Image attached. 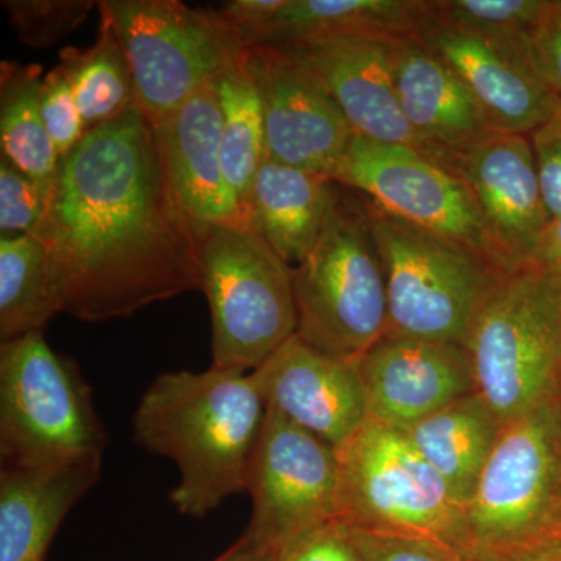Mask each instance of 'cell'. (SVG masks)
<instances>
[{
	"label": "cell",
	"mask_w": 561,
	"mask_h": 561,
	"mask_svg": "<svg viewBox=\"0 0 561 561\" xmlns=\"http://www.w3.org/2000/svg\"><path fill=\"white\" fill-rule=\"evenodd\" d=\"M335 451L339 522L354 530L443 542L465 553L463 511L404 432L368 416Z\"/></svg>",
	"instance_id": "7"
},
{
	"label": "cell",
	"mask_w": 561,
	"mask_h": 561,
	"mask_svg": "<svg viewBox=\"0 0 561 561\" xmlns=\"http://www.w3.org/2000/svg\"><path fill=\"white\" fill-rule=\"evenodd\" d=\"M339 483L335 448L267 409L247 476L253 513L243 534L275 561L309 531L339 519Z\"/></svg>",
	"instance_id": "11"
},
{
	"label": "cell",
	"mask_w": 561,
	"mask_h": 561,
	"mask_svg": "<svg viewBox=\"0 0 561 561\" xmlns=\"http://www.w3.org/2000/svg\"><path fill=\"white\" fill-rule=\"evenodd\" d=\"M41 114L58 158L76 149L87 135L76 95L60 66H55L44 76L41 84Z\"/></svg>",
	"instance_id": "32"
},
{
	"label": "cell",
	"mask_w": 561,
	"mask_h": 561,
	"mask_svg": "<svg viewBox=\"0 0 561 561\" xmlns=\"http://www.w3.org/2000/svg\"><path fill=\"white\" fill-rule=\"evenodd\" d=\"M393 83L402 114L431 160L456 173L465 151L493 133L459 77L416 36L394 39Z\"/></svg>",
	"instance_id": "20"
},
{
	"label": "cell",
	"mask_w": 561,
	"mask_h": 561,
	"mask_svg": "<svg viewBox=\"0 0 561 561\" xmlns=\"http://www.w3.org/2000/svg\"><path fill=\"white\" fill-rule=\"evenodd\" d=\"M472 561H561V531L504 551L472 557Z\"/></svg>",
	"instance_id": "38"
},
{
	"label": "cell",
	"mask_w": 561,
	"mask_h": 561,
	"mask_svg": "<svg viewBox=\"0 0 561 561\" xmlns=\"http://www.w3.org/2000/svg\"><path fill=\"white\" fill-rule=\"evenodd\" d=\"M335 181L391 216L470 247L508 273L470 187L419 151L356 135Z\"/></svg>",
	"instance_id": "12"
},
{
	"label": "cell",
	"mask_w": 561,
	"mask_h": 561,
	"mask_svg": "<svg viewBox=\"0 0 561 561\" xmlns=\"http://www.w3.org/2000/svg\"><path fill=\"white\" fill-rule=\"evenodd\" d=\"M103 460L0 470V561H44L68 513L98 483Z\"/></svg>",
	"instance_id": "21"
},
{
	"label": "cell",
	"mask_w": 561,
	"mask_h": 561,
	"mask_svg": "<svg viewBox=\"0 0 561 561\" xmlns=\"http://www.w3.org/2000/svg\"><path fill=\"white\" fill-rule=\"evenodd\" d=\"M18 38L33 49H49L79 28L99 2L92 0H3Z\"/></svg>",
	"instance_id": "30"
},
{
	"label": "cell",
	"mask_w": 561,
	"mask_h": 561,
	"mask_svg": "<svg viewBox=\"0 0 561 561\" xmlns=\"http://www.w3.org/2000/svg\"><path fill=\"white\" fill-rule=\"evenodd\" d=\"M502 423L478 391L401 430L438 471L465 512Z\"/></svg>",
	"instance_id": "24"
},
{
	"label": "cell",
	"mask_w": 561,
	"mask_h": 561,
	"mask_svg": "<svg viewBox=\"0 0 561 561\" xmlns=\"http://www.w3.org/2000/svg\"><path fill=\"white\" fill-rule=\"evenodd\" d=\"M251 375L267 409L332 448H341L370 416L354 362L328 356L297 334Z\"/></svg>",
	"instance_id": "18"
},
{
	"label": "cell",
	"mask_w": 561,
	"mask_h": 561,
	"mask_svg": "<svg viewBox=\"0 0 561 561\" xmlns=\"http://www.w3.org/2000/svg\"><path fill=\"white\" fill-rule=\"evenodd\" d=\"M245 54V51H243ZM221 111V162L228 186L249 221L254 179L267 161L264 110L243 55L216 80Z\"/></svg>",
	"instance_id": "26"
},
{
	"label": "cell",
	"mask_w": 561,
	"mask_h": 561,
	"mask_svg": "<svg viewBox=\"0 0 561 561\" xmlns=\"http://www.w3.org/2000/svg\"><path fill=\"white\" fill-rule=\"evenodd\" d=\"M264 110L267 160L335 180L356 131L319 81L289 54L247 46Z\"/></svg>",
	"instance_id": "13"
},
{
	"label": "cell",
	"mask_w": 561,
	"mask_h": 561,
	"mask_svg": "<svg viewBox=\"0 0 561 561\" xmlns=\"http://www.w3.org/2000/svg\"><path fill=\"white\" fill-rule=\"evenodd\" d=\"M416 38L459 77L493 130L529 136L559 108L538 72L530 38L449 27L430 13Z\"/></svg>",
	"instance_id": "14"
},
{
	"label": "cell",
	"mask_w": 561,
	"mask_h": 561,
	"mask_svg": "<svg viewBox=\"0 0 561 561\" xmlns=\"http://www.w3.org/2000/svg\"><path fill=\"white\" fill-rule=\"evenodd\" d=\"M468 559L561 527V394L502 424L463 512Z\"/></svg>",
	"instance_id": "9"
},
{
	"label": "cell",
	"mask_w": 561,
	"mask_h": 561,
	"mask_svg": "<svg viewBox=\"0 0 561 561\" xmlns=\"http://www.w3.org/2000/svg\"><path fill=\"white\" fill-rule=\"evenodd\" d=\"M46 198L38 184L11 164L7 158H0V234H32L43 219Z\"/></svg>",
	"instance_id": "31"
},
{
	"label": "cell",
	"mask_w": 561,
	"mask_h": 561,
	"mask_svg": "<svg viewBox=\"0 0 561 561\" xmlns=\"http://www.w3.org/2000/svg\"><path fill=\"white\" fill-rule=\"evenodd\" d=\"M57 313L43 243L32 234L0 238V342L44 332Z\"/></svg>",
	"instance_id": "28"
},
{
	"label": "cell",
	"mask_w": 561,
	"mask_h": 561,
	"mask_svg": "<svg viewBox=\"0 0 561 561\" xmlns=\"http://www.w3.org/2000/svg\"><path fill=\"white\" fill-rule=\"evenodd\" d=\"M559 531H561V527H560V530H559ZM556 534H557V531H556Z\"/></svg>",
	"instance_id": "42"
},
{
	"label": "cell",
	"mask_w": 561,
	"mask_h": 561,
	"mask_svg": "<svg viewBox=\"0 0 561 561\" xmlns=\"http://www.w3.org/2000/svg\"><path fill=\"white\" fill-rule=\"evenodd\" d=\"M430 0H284L247 46L284 47L330 36H419Z\"/></svg>",
	"instance_id": "23"
},
{
	"label": "cell",
	"mask_w": 561,
	"mask_h": 561,
	"mask_svg": "<svg viewBox=\"0 0 561 561\" xmlns=\"http://www.w3.org/2000/svg\"><path fill=\"white\" fill-rule=\"evenodd\" d=\"M43 79L39 65H0V149L38 184L47 203L60 158L41 114Z\"/></svg>",
	"instance_id": "25"
},
{
	"label": "cell",
	"mask_w": 561,
	"mask_h": 561,
	"mask_svg": "<svg viewBox=\"0 0 561 561\" xmlns=\"http://www.w3.org/2000/svg\"><path fill=\"white\" fill-rule=\"evenodd\" d=\"M108 434L79 365L44 332L0 345L2 468H50L103 460Z\"/></svg>",
	"instance_id": "4"
},
{
	"label": "cell",
	"mask_w": 561,
	"mask_h": 561,
	"mask_svg": "<svg viewBox=\"0 0 561 561\" xmlns=\"http://www.w3.org/2000/svg\"><path fill=\"white\" fill-rule=\"evenodd\" d=\"M353 362L368 415L398 430L476 391L470 353L456 343L383 335Z\"/></svg>",
	"instance_id": "17"
},
{
	"label": "cell",
	"mask_w": 561,
	"mask_h": 561,
	"mask_svg": "<svg viewBox=\"0 0 561 561\" xmlns=\"http://www.w3.org/2000/svg\"><path fill=\"white\" fill-rule=\"evenodd\" d=\"M264 561H271V560L264 559Z\"/></svg>",
	"instance_id": "41"
},
{
	"label": "cell",
	"mask_w": 561,
	"mask_h": 561,
	"mask_svg": "<svg viewBox=\"0 0 561 561\" xmlns=\"http://www.w3.org/2000/svg\"><path fill=\"white\" fill-rule=\"evenodd\" d=\"M341 187L330 176L267 160L251 187L250 227L297 267L319 241Z\"/></svg>",
	"instance_id": "22"
},
{
	"label": "cell",
	"mask_w": 561,
	"mask_h": 561,
	"mask_svg": "<svg viewBox=\"0 0 561 561\" xmlns=\"http://www.w3.org/2000/svg\"><path fill=\"white\" fill-rule=\"evenodd\" d=\"M275 561H362L350 527L339 519L317 527L290 545Z\"/></svg>",
	"instance_id": "35"
},
{
	"label": "cell",
	"mask_w": 561,
	"mask_h": 561,
	"mask_svg": "<svg viewBox=\"0 0 561 561\" xmlns=\"http://www.w3.org/2000/svg\"><path fill=\"white\" fill-rule=\"evenodd\" d=\"M198 260L213 321V367L257 370L297 334L294 267L251 227L214 228Z\"/></svg>",
	"instance_id": "8"
},
{
	"label": "cell",
	"mask_w": 561,
	"mask_h": 561,
	"mask_svg": "<svg viewBox=\"0 0 561 561\" xmlns=\"http://www.w3.org/2000/svg\"><path fill=\"white\" fill-rule=\"evenodd\" d=\"M542 201L549 217L561 216V103L551 119L529 135Z\"/></svg>",
	"instance_id": "34"
},
{
	"label": "cell",
	"mask_w": 561,
	"mask_h": 561,
	"mask_svg": "<svg viewBox=\"0 0 561 561\" xmlns=\"http://www.w3.org/2000/svg\"><path fill=\"white\" fill-rule=\"evenodd\" d=\"M265 413L251 373H162L140 398L133 437L176 465L180 481L169 497L181 515L201 519L245 491Z\"/></svg>",
	"instance_id": "2"
},
{
	"label": "cell",
	"mask_w": 561,
	"mask_h": 561,
	"mask_svg": "<svg viewBox=\"0 0 561 561\" xmlns=\"http://www.w3.org/2000/svg\"><path fill=\"white\" fill-rule=\"evenodd\" d=\"M58 66L68 77L87 133L136 105L130 62L105 22L101 21L99 38L88 49L65 47Z\"/></svg>",
	"instance_id": "27"
},
{
	"label": "cell",
	"mask_w": 561,
	"mask_h": 561,
	"mask_svg": "<svg viewBox=\"0 0 561 561\" xmlns=\"http://www.w3.org/2000/svg\"><path fill=\"white\" fill-rule=\"evenodd\" d=\"M362 197L386 265L389 319L383 335L467 348L476 317L507 273L470 247L391 216Z\"/></svg>",
	"instance_id": "5"
},
{
	"label": "cell",
	"mask_w": 561,
	"mask_h": 561,
	"mask_svg": "<svg viewBox=\"0 0 561 561\" xmlns=\"http://www.w3.org/2000/svg\"><path fill=\"white\" fill-rule=\"evenodd\" d=\"M549 0H430L438 24L508 38H531Z\"/></svg>",
	"instance_id": "29"
},
{
	"label": "cell",
	"mask_w": 561,
	"mask_h": 561,
	"mask_svg": "<svg viewBox=\"0 0 561 561\" xmlns=\"http://www.w3.org/2000/svg\"><path fill=\"white\" fill-rule=\"evenodd\" d=\"M162 165L198 242L219 227H250L221 162V111L216 81L153 125Z\"/></svg>",
	"instance_id": "19"
},
{
	"label": "cell",
	"mask_w": 561,
	"mask_h": 561,
	"mask_svg": "<svg viewBox=\"0 0 561 561\" xmlns=\"http://www.w3.org/2000/svg\"><path fill=\"white\" fill-rule=\"evenodd\" d=\"M260 549L250 540L249 535L242 534L238 541L232 542L221 556L213 561H264Z\"/></svg>",
	"instance_id": "40"
},
{
	"label": "cell",
	"mask_w": 561,
	"mask_h": 561,
	"mask_svg": "<svg viewBox=\"0 0 561 561\" xmlns=\"http://www.w3.org/2000/svg\"><path fill=\"white\" fill-rule=\"evenodd\" d=\"M297 335L312 348L356 360L383 337L386 265L359 192L341 187L319 241L294 267Z\"/></svg>",
	"instance_id": "3"
},
{
	"label": "cell",
	"mask_w": 561,
	"mask_h": 561,
	"mask_svg": "<svg viewBox=\"0 0 561 561\" xmlns=\"http://www.w3.org/2000/svg\"><path fill=\"white\" fill-rule=\"evenodd\" d=\"M350 530L362 561H472L443 542Z\"/></svg>",
	"instance_id": "33"
},
{
	"label": "cell",
	"mask_w": 561,
	"mask_h": 561,
	"mask_svg": "<svg viewBox=\"0 0 561 561\" xmlns=\"http://www.w3.org/2000/svg\"><path fill=\"white\" fill-rule=\"evenodd\" d=\"M283 2L284 0H232L224 3L219 11L247 44L254 33L260 32L275 16Z\"/></svg>",
	"instance_id": "37"
},
{
	"label": "cell",
	"mask_w": 561,
	"mask_h": 561,
	"mask_svg": "<svg viewBox=\"0 0 561 561\" xmlns=\"http://www.w3.org/2000/svg\"><path fill=\"white\" fill-rule=\"evenodd\" d=\"M530 44L542 81L561 103V0H549Z\"/></svg>",
	"instance_id": "36"
},
{
	"label": "cell",
	"mask_w": 561,
	"mask_h": 561,
	"mask_svg": "<svg viewBox=\"0 0 561 561\" xmlns=\"http://www.w3.org/2000/svg\"><path fill=\"white\" fill-rule=\"evenodd\" d=\"M534 264L561 283V216L549 221L535 254Z\"/></svg>",
	"instance_id": "39"
},
{
	"label": "cell",
	"mask_w": 561,
	"mask_h": 561,
	"mask_svg": "<svg viewBox=\"0 0 561 561\" xmlns=\"http://www.w3.org/2000/svg\"><path fill=\"white\" fill-rule=\"evenodd\" d=\"M98 9L124 47L136 105L151 125L175 113L247 49L219 10L176 0H103Z\"/></svg>",
	"instance_id": "10"
},
{
	"label": "cell",
	"mask_w": 561,
	"mask_h": 561,
	"mask_svg": "<svg viewBox=\"0 0 561 561\" xmlns=\"http://www.w3.org/2000/svg\"><path fill=\"white\" fill-rule=\"evenodd\" d=\"M32 236L46 250L55 308L81 321L125 319L201 290V242L138 105L60 158Z\"/></svg>",
	"instance_id": "1"
},
{
	"label": "cell",
	"mask_w": 561,
	"mask_h": 561,
	"mask_svg": "<svg viewBox=\"0 0 561 561\" xmlns=\"http://www.w3.org/2000/svg\"><path fill=\"white\" fill-rule=\"evenodd\" d=\"M394 39L381 36H330L278 47L312 73L337 103L356 135L408 147L430 158L412 130L393 83ZM432 161V160H431Z\"/></svg>",
	"instance_id": "15"
},
{
	"label": "cell",
	"mask_w": 561,
	"mask_h": 561,
	"mask_svg": "<svg viewBox=\"0 0 561 561\" xmlns=\"http://www.w3.org/2000/svg\"><path fill=\"white\" fill-rule=\"evenodd\" d=\"M476 391L501 423L561 394V283L538 265L502 276L476 317Z\"/></svg>",
	"instance_id": "6"
},
{
	"label": "cell",
	"mask_w": 561,
	"mask_h": 561,
	"mask_svg": "<svg viewBox=\"0 0 561 561\" xmlns=\"http://www.w3.org/2000/svg\"><path fill=\"white\" fill-rule=\"evenodd\" d=\"M508 273L534 265L551 217L542 201L529 136L490 133L457 162Z\"/></svg>",
	"instance_id": "16"
}]
</instances>
